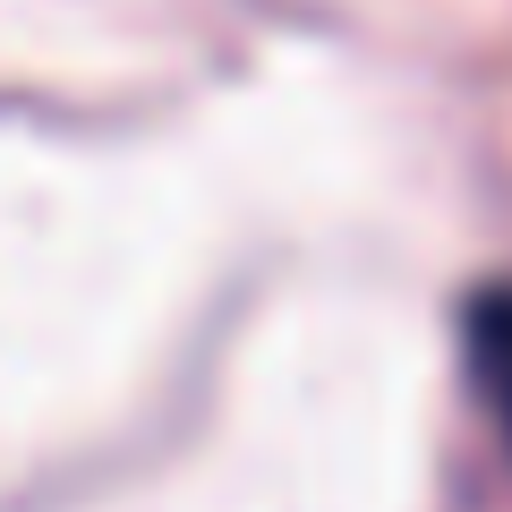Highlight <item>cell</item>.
I'll list each match as a JSON object with an SVG mask.
<instances>
[{
	"label": "cell",
	"instance_id": "obj_1",
	"mask_svg": "<svg viewBox=\"0 0 512 512\" xmlns=\"http://www.w3.org/2000/svg\"><path fill=\"white\" fill-rule=\"evenodd\" d=\"M470 367H478L487 410L504 419V436H512V291H478L470 299Z\"/></svg>",
	"mask_w": 512,
	"mask_h": 512
}]
</instances>
